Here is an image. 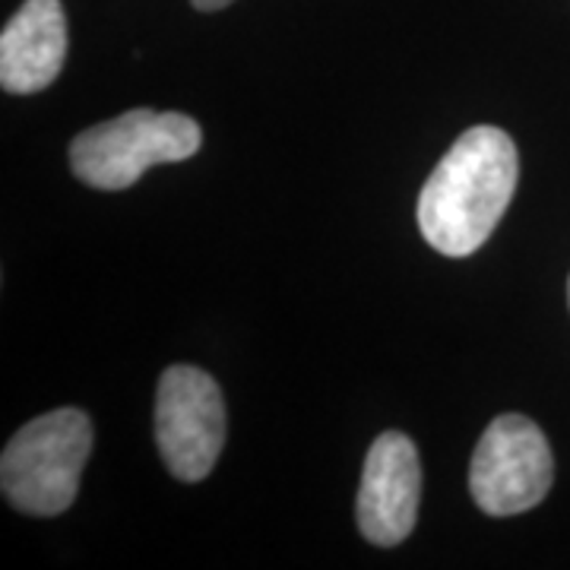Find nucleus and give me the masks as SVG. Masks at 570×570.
Returning a JSON list of instances; mask_svg holds the SVG:
<instances>
[{
	"mask_svg": "<svg viewBox=\"0 0 570 570\" xmlns=\"http://www.w3.org/2000/svg\"><path fill=\"white\" fill-rule=\"evenodd\" d=\"M517 146L501 127H469L444 153L419 197V228L444 257H469L485 245L513 200Z\"/></svg>",
	"mask_w": 570,
	"mask_h": 570,
	"instance_id": "f257e3e1",
	"label": "nucleus"
},
{
	"mask_svg": "<svg viewBox=\"0 0 570 570\" xmlns=\"http://www.w3.org/2000/svg\"><path fill=\"white\" fill-rule=\"evenodd\" d=\"M92 450V425L80 409H55L22 425L0 456L3 498L29 517H55L77 501Z\"/></svg>",
	"mask_w": 570,
	"mask_h": 570,
	"instance_id": "f03ea898",
	"label": "nucleus"
},
{
	"mask_svg": "<svg viewBox=\"0 0 570 570\" xmlns=\"http://www.w3.org/2000/svg\"><path fill=\"white\" fill-rule=\"evenodd\" d=\"M204 142L200 124L178 111L134 108L70 142V168L96 190H124L163 163H184Z\"/></svg>",
	"mask_w": 570,
	"mask_h": 570,
	"instance_id": "7ed1b4c3",
	"label": "nucleus"
},
{
	"mask_svg": "<svg viewBox=\"0 0 570 570\" xmlns=\"http://www.w3.org/2000/svg\"><path fill=\"white\" fill-rule=\"evenodd\" d=\"M551 479V448L532 419L510 412L485 428L469 469V491L485 513H527L546 501Z\"/></svg>",
	"mask_w": 570,
	"mask_h": 570,
	"instance_id": "20e7f679",
	"label": "nucleus"
},
{
	"mask_svg": "<svg viewBox=\"0 0 570 570\" xmlns=\"http://www.w3.org/2000/svg\"><path fill=\"white\" fill-rule=\"evenodd\" d=\"M156 441L165 466L181 482H204L225 444L219 384L194 365H171L156 393Z\"/></svg>",
	"mask_w": 570,
	"mask_h": 570,
	"instance_id": "39448f33",
	"label": "nucleus"
},
{
	"mask_svg": "<svg viewBox=\"0 0 570 570\" xmlns=\"http://www.w3.org/2000/svg\"><path fill=\"white\" fill-rule=\"evenodd\" d=\"M422 466L419 450L403 431H384L365 456L358 489V530L371 546L393 549L406 542L419 520Z\"/></svg>",
	"mask_w": 570,
	"mask_h": 570,
	"instance_id": "423d86ee",
	"label": "nucleus"
},
{
	"mask_svg": "<svg viewBox=\"0 0 570 570\" xmlns=\"http://www.w3.org/2000/svg\"><path fill=\"white\" fill-rule=\"evenodd\" d=\"M67 61V17L61 0H26L0 32V86L32 96L58 80Z\"/></svg>",
	"mask_w": 570,
	"mask_h": 570,
	"instance_id": "0eeeda50",
	"label": "nucleus"
},
{
	"mask_svg": "<svg viewBox=\"0 0 570 570\" xmlns=\"http://www.w3.org/2000/svg\"><path fill=\"white\" fill-rule=\"evenodd\" d=\"M197 10H204V13H213V10H223V7H228L232 0H190Z\"/></svg>",
	"mask_w": 570,
	"mask_h": 570,
	"instance_id": "6e6552de",
	"label": "nucleus"
},
{
	"mask_svg": "<svg viewBox=\"0 0 570 570\" xmlns=\"http://www.w3.org/2000/svg\"><path fill=\"white\" fill-rule=\"evenodd\" d=\"M568 298H570V279H568Z\"/></svg>",
	"mask_w": 570,
	"mask_h": 570,
	"instance_id": "1a4fd4ad",
	"label": "nucleus"
}]
</instances>
